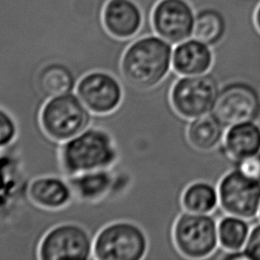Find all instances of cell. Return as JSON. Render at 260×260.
<instances>
[{"label": "cell", "mask_w": 260, "mask_h": 260, "mask_svg": "<svg viewBox=\"0 0 260 260\" xmlns=\"http://www.w3.org/2000/svg\"><path fill=\"white\" fill-rule=\"evenodd\" d=\"M225 29L226 23L223 15L216 9L205 8L196 14L193 37L213 46L221 41Z\"/></svg>", "instance_id": "20"}, {"label": "cell", "mask_w": 260, "mask_h": 260, "mask_svg": "<svg viewBox=\"0 0 260 260\" xmlns=\"http://www.w3.org/2000/svg\"><path fill=\"white\" fill-rule=\"evenodd\" d=\"M18 134V126L14 117L4 108L0 107V149L11 145Z\"/></svg>", "instance_id": "21"}, {"label": "cell", "mask_w": 260, "mask_h": 260, "mask_svg": "<svg viewBox=\"0 0 260 260\" xmlns=\"http://www.w3.org/2000/svg\"><path fill=\"white\" fill-rule=\"evenodd\" d=\"M103 24L109 36L127 41L139 31L142 13L132 0H109L103 11Z\"/></svg>", "instance_id": "13"}, {"label": "cell", "mask_w": 260, "mask_h": 260, "mask_svg": "<svg viewBox=\"0 0 260 260\" xmlns=\"http://www.w3.org/2000/svg\"><path fill=\"white\" fill-rule=\"evenodd\" d=\"M171 234L177 251L189 259L207 258L218 245L217 222L210 214L184 210L173 222Z\"/></svg>", "instance_id": "5"}, {"label": "cell", "mask_w": 260, "mask_h": 260, "mask_svg": "<svg viewBox=\"0 0 260 260\" xmlns=\"http://www.w3.org/2000/svg\"><path fill=\"white\" fill-rule=\"evenodd\" d=\"M120 158V150L113 134L106 128L90 125L73 138L62 142L59 160L65 178L78 174L110 170Z\"/></svg>", "instance_id": "2"}, {"label": "cell", "mask_w": 260, "mask_h": 260, "mask_svg": "<svg viewBox=\"0 0 260 260\" xmlns=\"http://www.w3.org/2000/svg\"><path fill=\"white\" fill-rule=\"evenodd\" d=\"M27 195L34 205L51 212L67 209L73 202V193L67 179L58 175H44L31 179Z\"/></svg>", "instance_id": "12"}, {"label": "cell", "mask_w": 260, "mask_h": 260, "mask_svg": "<svg viewBox=\"0 0 260 260\" xmlns=\"http://www.w3.org/2000/svg\"><path fill=\"white\" fill-rule=\"evenodd\" d=\"M93 236L81 223L63 221L50 228L40 241V260L93 259Z\"/></svg>", "instance_id": "7"}, {"label": "cell", "mask_w": 260, "mask_h": 260, "mask_svg": "<svg viewBox=\"0 0 260 260\" xmlns=\"http://www.w3.org/2000/svg\"><path fill=\"white\" fill-rule=\"evenodd\" d=\"M196 14L187 0H159L151 14L157 36L177 45L193 36Z\"/></svg>", "instance_id": "11"}, {"label": "cell", "mask_w": 260, "mask_h": 260, "mask_svg": "<svg viewBox=\"0 0 260 260\" xmlns=\"http://www.w3.org/2000/svg\"><path fill=\"white\" fill-rule=\"evenodd\" d=\"M236 169L244 176L260 182V153L236 161Z\"/></svg>", "instance_id": "22"}, {"label": "cell", "mask_w": 260, "mask_h": 260, "mask_svg": "<svg viewBox=\"0 0 260 260\" xmlns=\"http://www.w3.org/2000/svg\"><path fill=\"white\" fill-rule=\"evenodd\" d=\"M221 144L226 156L235 161L260 153V125L255 121L231 125Z\"/></svg>", "instance_id": "15"}, {"label": "cell", "mask_w": 260, "mask_h": 260, "mask_svg": "<svg viewBox=\"0 0 260 260\" xmlns=\"http://www.w3.org/2000/svg\"><path fill=\"white\" fill-rule=\"evenodd\" d=\"M224 125L211 113L191 120L187 126L186 138L190 146L199 151H210L223 139Z\"/></svg>", "instance_id": "17"}, {"label": "cell", "mask_w": 260, "mask_h": 260, "mask_svg": "<svg viewBox=\"0 0 260 260\" xmlns=\"http://www.w3.org/2000/svg\"><path fill=\"white\" fill-rule=\"evenodd\" d=\"M77 81L73 70L69 66L58 62L44 65L37 76L38 90L44 102L49 98L75 90Z\"/></svg>", "instance_id": "16"}, {"label": "cell", "mask_w": 260, "mask_h": 260, "mask_svg": "<svg viewBox=\"0 0 260 260\" xmlns=\"http://www.w3.org/2000/svg\"><path fill=\"white\" fill-rule=\"evenodd\" d=\"M213 64L210 46L193 38L185 40L173 49L172 69L181 76L208 73Z\"/></svg>", "instance_id": "14"}, {"label": "cell", "mask_w": 260, "mask_h": 260, "mask_svg": "<svg viewBox=\"0 0 260 260\" xmlns=\"http://www.w3.org/2000/svg\"><path fill=\"white\" fill-rule=\"evenodd\" d=\"M93 115L76 92L49 98L40 112V124L45 134L62 143L78 135L92 124Z\"/></svg>", "instance_id": "3"}, {"label": "cell", "mask_w": 260, "mask_h": 260, "mask_svg": "<svg viewBox=\"0 0 260 260\" xmlns=\"http://www.w3.org/2000/svg\"><path fill=\"white\" fill-rule=\"evenodd\" d=\"M250 232L246 219L228 214L217 222L218 245L228 253L242 252Z\"/></svg>", "instance_id": "19"}, {"label": "cell", "mask_w": 260, "mask_h": 260, "mask_svg": "<svg viewBox=\"0 0 260 260\" xmlns=\"http://www.w3.org/2000/svg\"><path fill=\"white\" fill-rule=\"evenodd\" d=\"M172 44L159 36L149 35L131 42L120 63L125 96L118 110L130 106L138 111L139 95L157 87L172 69Z\"/></svg>", "instance_id": "1"}, {"label": "cell", "mask_w": 260, "mask_h": 260, "mask_svg": "<svg viewBox=\"0 0 260 260\" xmlns=\"http://www.w3.org/2000/svg\"><path fill=\"white\" fill-rule=\"evenodd\" d=\"M259 215H260V209H259Z\"/></svg>", "instance_id": "25"}, {"label": "cell", "mask_w": 260, "mask_h": 260, "mask_svg": "<svg viewBox=\"0 0 260 260\" xmlns=\"http://www.w3.org/2000/svg\"><path fill=\"white\" fill-rule=\"evenodd\" d=\"M253 21H254V25H255L256 29H257L258 32L260 34V2L258 3V5L256 6V8H255V10H254Z\"/></svg>", "instance_id": "24"}, {"label": "cell", "mask_w": 260, "mask_h": 260, "mask_svg": "<svg viewBox=\"0 0 260 260\" xmlns=\"http://www.w3.org/2000/svg\"><path fill=\"white\" fill-rule=\"evenodd\" d=\"M219 90L211 74L181 76L170 89V104L178 116L193 120L212 113Z\"/></svg>", "instance_id": "6"}, {"label": "cell", "mask_w": 260, "mask_h": 260, "mask_svg": "<svg viewBox=\"0 0 260 260\" xmlns=\"http://www.w3.org/2000/svg\"><path fill=\"white\" fill-rule=\"evenodd\" d=\"M180 201L185 211L210 214L218 204L217 189L207 182H194L184 189Z\"/></svg>", "instance_id": "18"}, {"label": "cell", "mask_w": 260, "mask_h": 260, "mask_svg": "<svg viewBox=\"0 0 260 260\" xmlns=\"http://www.w3.org/2000/svg\"><path fill=\"white\" fill-rule=\"evenodd\" d=\"M243 252L247 259L260 260V223L251 230Z\"/></svg>", "instance_id": "23"}, {"label": "cell", "mask_w": 260, "mask_h": 260, "mask_svg": "<svg viewBox=\"0 0 260 260\" xmlns=\"http://www.w3.org/2000/svg\"><path fill=\"white\" fill-rule=\"evenodd\" d=\"M148 249L146 232L129 219L105 224L93 238V259L98 260H142Z\"/></svg>", "instance_id": "4"}, {"label": "cell", "mask_w": 260, "mask_h": 260, "mask_svg": "<svg viewBox=\"0 0 260 260\" xmlns=\"http://www.w3.org/2000/svg\"><path fill=\"white\" fill-rule=\"evenodd\" d=\"M212 114L225 127L255 121L260 114V93L248 83L231 82L220 88Z\"/></svg>", "instance_id": "10"}, {"label": "cell", "mask_w": 260, "mask_h": 260, "mask_svg": "<svg viewBox=\"0 0 260 260\" xmlns=\"http://www.w3.org/2000/svg\"><path fill=\"white\" fill-rule=\"evenodd\" d=\"M217 193L218 204L226 214L246 220L259 214L260 182L244 176L237 169L220 179Z\"/></svg>", "instance_id": "9"}, {"label": "cell", "mask_w": 260, "mask_h": 260, "mask_svg": "<svg viewBox=\"0 0 260 260\" xmlns=\"http://www.w3.org/2000/svg\"><path fill=\"white\" fill-rule=\"evenodd\" d=\"M75 92L92 115L105 116L116 112L125 96L122 81L113 73L93 70L81 76Z\"/></svg>", "instance_id": "8"}]
</instances>
